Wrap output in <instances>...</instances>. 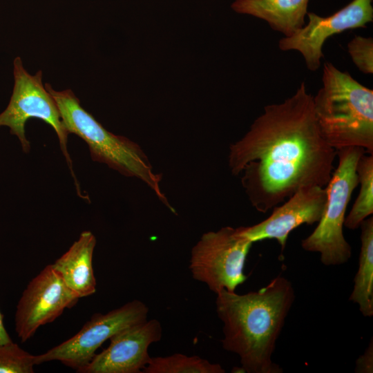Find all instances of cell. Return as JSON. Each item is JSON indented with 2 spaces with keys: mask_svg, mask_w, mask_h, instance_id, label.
Listing matches in <instances>:
<instances>
[{
  "mask_svg": "<svg viewBox=\"0 0 373 373\" xmlns=\"http://www.w3.org/2000/svg\"><path fill=\"white\" fill-rule=\"evenodd\" d=\"M366 153L361 147H346L336 151L338 162L325 186L327 202L324 213L313 232L302 240V248L320 254L325 266L346 263L352 248L343 234L347 207L354 190L358 185L356 166Z\"/></svg>",
  "mask_w": 373,
  "mask_h": 373,
  "instance_id": "cell-5",
  "label": "cell"
},
{
  "mask_svg": "<svg viewBox=\"0 0 373 373\" xmlns=\"http://www.w3.org/2000/svg\"><path fill=\"white\" fill-rule=\"evenodd\" d=\"M252 244L238 228L224 227L204 233L191 249L192 277L216 294L222 289L235 291L247 279L244 267Z\"/></svg>",
  "mask_w": 373,
  "mask_h": 373,
  "instance_id": "cell-7",
  "label": "cell"
},
{
  "mask_svg": "<svg viewBox=\"0 0 373 373\" xmlns=\"http://www.w3.org/2000/svg\"><path fill=\"white\" fill-rule=\"evenodd\" d=\"M348 53L357 68L364 74L373 73V39L356 35L347 44Z\"/></svg>",
  "mask_w": 373,
  "mask_h": 373,
  "instance_id": "cell-19",
  "label": "cell"
},
{
  "mask_svg": "<svg viewBox=\"0 0 373 373\" xmlns=\"http://www.w3.org/2000/svg\"><path fill=\"white\" fill-rule=\"evenodd\" d=\"M308 23L289 37L279 40L282 50H297L307 68L317 70L323 57V46L330 37L344 31L365 28L373 21L372 0H353L332 15L321 17L307 12Z\"/></svg>",
  "mask_w": 373,
  "mask_h": 373,
  "instance_id": "cell-10",
  "label": "cell"
},
{
  "mask_svg": "<svg viewBox=\"0 0 373 373\" xmlns=\"http://www.w3.org/2000/svg\"><path fill=\"white\" fill-rule=\"evenodd\" d=\"M79 298L67 287L52 265H46L28 284L17 305L15 331L22 343L54 321Z\"/></svg>",
  "mask_w": 373,
  "mask_h": 373,
  "instance_id": "cell-9",
  "label": "cell"
},
{
  "mask_svg": "<svg viewBox=\"0 0 373 373\" xmlns=\"http://www.w3.org/2000/svg\"><path fill=\"white\" fill-rule=\"evenodd\" d=\"M325 186H309L299 189L263 221L249 227H238L239 233L254 242L266 239L277 240L281 251L289 233L302 224L312 225L321 220L327 202Z\"/></svg>",
  "mask_w": 373,
  "mask_h": 373,
  "instance_id": "cell-11",
  "label": "cell"
},
{
  "mask_svg": "<svg viewBox=\"0 0 373 373\" xmlns=\"http://www.w3.org/2000/svg\"><path fill=\"white\" fill-rule=\"evenodd\" d=\"M359 193L344 226L350 229L359 228L361 222L373 213V154L363 155L356 166Z\"/></svg>",
  "mask_w": 373,
  "mask_h": 373,
  "instance_id": "cell-16",
  "label": "cell"
},
{
  "mask_svg": "<svg viewBox=\"0 0 373 373\" xmlns=\"http://www.w3.org/2000/svg\"><path fill=\"white\" fill-rule=\"evenodd\" d=\"M309 0H236L233 10L265 21L274 30L289 37L305 23Z\"/></svg>",
  "mask_w": 373,
  "mask_h": 373,
  "instance_id": "cell-14",
  "label": "cell"
},
{
  "mask_svg": "<svg viewBox=\"0 0 373 373\" xmlns=\"http://www.w3.org/2000/svg\"><path fill=\"white\" fill-rule=\"evenodd\" d=\"M144 373H224L218 363H212L198 356L175 353L167 356L151 357Z\"/></svg>",
  "mask_w": 373,
  "mask_h": 373,
  "instance_id": "cell-17",
  "label": "cell"
},
{
  "mask_svg": "<svg viewBox=\"0 0 373 373\" xmlns=\"http://www.w3.org/2000/svg\"><path fill=\"white\" fill-rule=\"evenodd\" d=\"M162 329L157 319L127 327L110 338L109 345L77 372L139 373L151 360L149 346L160 341Z\"/></svg>",
  "mask_w": 373,
  "mask_h": 373,
  "instance_id": "cell-12",
  "label": "cell"
},
{
  "mask_svg": "<svg viewBox=\"0 0 373 373\" xmlns=\"http://www.w3.org/2000/svg\"><path fill=\"white\" fill-rule=\"evenodd\" d=\"M36 358L12 341L0 344V373H32Z\"/></svg>",
  "mask_w": 373,
  "mask_h": 373,
  "instance_id": "cell-18",
  "label": "cell"
},
{
  "mask_svg": "<svg viewBox=\"0 0 373 373\" xmlns=\"http://www.w3.org/2000/svg\"><path fill=\"white\" fill-rule=\"evenodd\" d=\"M13 74L12 94L8 106L0 113V127H9L10 133L18 137L23 151L27 153L30 149V142L25 133L28 119L35 117L50 125L58 137L61 150L75 180L77 194L83 198L67 149L68 132L55 100L42 84V71L39 70L34 75H30L23 68L21 57H17L13 61Z\"/></svg>",
  "mask_w": 373,
  "mask_h": 373,
  "instance_id": "cell-6",
  "label": "cell"
},
{
  "mask_svg": "<svg viewBox=\"0 0 373 373\" xmlns=\"http://www.w3.org/2000/svg\"><path fill=\"white\" fill-rule=\"evenodd\" d=\"M46 89L55 100L68 133H74L88 146L92 160L104 163L123 175L144 182L172 212L175 211L160 188L162 175L155 173L141 147L126 137L106 130L80 105L70 89L56 91L49 84Z\"/></svg>",
  "mask_w": 373,
  "mask_h": 373,
  "instance_id": "cell-4",
  "label": "cell"
},
{
  "mask_svg": "<svg viewBox=\"0 0 373 373\" xmlns=\"http://www.w3.org/2000/svg\"><path fill=\"white\" fill-rule=\"evenodd\" d=\"M96 238L84 231L62 256L51 264L67 287L79 299L93 294L96 279L93 266Z\"/></svg>",
  "mask_w": 373,
  "mask_h": 373,
  "instance_id": "cell-13",
  "label": "cell"
},
{
  "mask_svg": "<svg viewBox=\"0 0 373 373\" xmlns=\"http://www.w3.org/2000/svg\"><path fill=\"white\" fill-rule=\"evenodd\" d=\"M336 150L322 137L313 96L303 82L283 102L264 108L248 132L229 148V166L251 205L266 213L299 189L326 186Z\"/></svg>",
  "mask_w": 373,
  "mask_h": 373,
  "instance_id": "cell-1",
  "label": "cell"
},
{
  "mask_svg": "<svg viewBox=\"0 0 373 373\" xmlns=\"http://www.w3.org/2000/svg\"><path fill=\"white\" fill-rule=\"evenodd\" d=\"M216 296L222 347L239 356L242 372H283L272 354L295 300L292 283L278 276L258 291L238 294L222 289Z\"/></svg>",
  "mask_w": 373,
  "mask_h": 373,
  "instance_id": "cell-2",
  "label": "cell"
},
{
  "mask_svg": "<svg viewBox=\"0 0 373 373\" xmlns=\"http://www.w3.org/2000/svg\"><path fill=\"white\" fill-rule=\"evenodd\" d=\"M355 372L372 373L373 372V343L372 340L363 354L356 360Z\"/></svg>",
  "mask_w": 373,
  "mask_h": 373,
  "instance_id": "cell-20",
  "label": "cell"
},
{
  "mask_svg": "<svg viewBox=\"0 0 373 373\" xmlns=\"http://www.w3.org/2000/svg\"><path fill=\"white\" fill-rule=\"evenodd\" d=\"M361 251L358 267L349 300L358 305L365 317L373 316V218H367L360 224Z\"/></svg>",
  "mask_w": 373,
  "mask_h": 373,
  "instance_id": "cell-15",
  "label": "cell"
},
{
  "mask_svg": "<svg viewBox=\"0 0 373 373\" xmlns=\"http://www.w3.org/2000/svg\"><path fill=\"white\" fill-rule=\"evenodd\" d=\"M149 311L146 304L135 299L106 314H95L73 336L37 355V365L59 361L77 372L91 361L106 341L127 327L146 321Z\"/></svg>",
  "mask_w": 373,
  "mask_h": 373,
  "instance_id": "cell-8",
  "label": "cell"
},
{
  "mask_svg": "<svg viewBox=\"0 0 373 373\" xmlns=\"http://www.w3.org/2000/svg\"><path fill=\"white\" fill-rule=\"evenodd\" d=\"M322 83L313 96L322 137L336 151L356 146L373 154V90L328 61L323 64Z\"/></svg>",
  "mask_w": 373,
  "mask_h": 373,
  "instance_id": "cell-3",
  "label": "cell"
},
{
  "mask_svg": "<svg viewBox=\"0 0 373 373\" xmlns=\"http://www.w3.org/2000/svg\"><path fill=\"white\" fill-rule=\"evenodd\" d=\"M12 341L3 323V316L0 311V344Z\"/></svg>",
  "mask_w": 373,
  "mask_h": 373,
  "instance_id": "cell-21",
  "label": "cell"
}]
</instances>
